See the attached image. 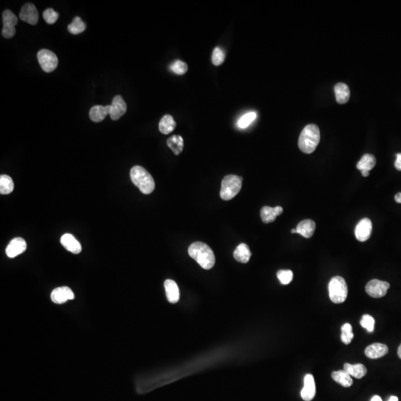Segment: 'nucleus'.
I'll return each instance as SVG.
<instances>
[{
    "mask_svg": "<svg viewBox=\"0 0 401 401\" xmlns=\"http://www.w3.org/2000/svg\"><path fill=\"white\" fill-rule=\"evenodd\" d=\"M128 43H130V37L119 25L111 27L109 34L101 38V45L109 52H119L125 48Z\"/></svg>",
    "mask_w": 401,
    "mask_h": 401,
    "instance_id": "obj_15",
    "label": "nucleus"
},
{
    "mask_svg": "<svg viewBox=\"0 0 401 401\" xmlns=\"http://www.w3.org/2000/svg\"><path fill=\"white\" fill-rule=\"evenodd\" d=\"M4 29H5L4 54L9 58L18 57L23 50L21 39L26 35V26L17 16L8 15L4 21Z\"/></svg>",
    "mask_w": 401,
    "mask_h": 401,
    "instance_id": "obj_5",
    "label": "nucleus"
},
{
    "mask_svg": "<svg viewBox=\"0 0 401 401\" xmlns=\"http://www.w3.org/2000/svg\"><path fill=\"white\" fill-rule=\"evenodd\" d=\"M166 158H145L138 160L134 167L135 179L140 183L148 184L155 181L162 172H165Z\"/></svg>",
    "mask_w": 401,
    "mask_h": 401,
    "instance_id": "obj_10",
    "label": "nucleus"
},
{
    "mask_svg": "<svg viewBox=\"0 0 401 401\" xmlns=\"http://www.w3.org/2000/svg\"><path fill=\"white\" fill-rule=\"evenodd\" d=\"M29 27L44 36L54 37L57 33L58 21L53 8L47 5H39L35 8L29 19Z\"/></svg>",
    "mask_w": 401,
    "mask_h": 401,
    "instance_id": "obj_6",
    "label": "nucleus"
},
{
    "mask_svg": "<svg viewBox=\"0 0 401 401\" xmlns=\"http://www.w3.org/2000/svg\"><path fill=\"white\" fill-rule=\"evenodd\" d=\"M165 176L170 181H175L189 170L191 158L180 143L170 148L166 156Z\"/></svg>",
    "mask_w": 401,
    "mask_h": 401,
    "instance_id": "obj_8",
    "label": "nucleus"
},
{
    "mask_svg": "<svg viewBox=\"0 0 401 401\" xmlns=\"http://www.w3.org/2000/svg\"><path fill=\"white\" fill-rule=\"evenodd\" d=\"M338 83L334 74L329 70H324L319 78L318 93L322 99H329L336 94Z\"/></svg>",
    "mask_w": 401,
    "mask_h": 401,
    "instance_id": "obj_18",
    "label": "nucleus"
},
{
    "mask_svg": "<svg viewBox=\"0 0 401 401\" xmlns=\"http://www.w3.org/2000/svg\"><path fill=\"white\" fill-rule=\"evenodd\" d=\"M56 89L62 104L70 109H78L87 99V87L83 80L72 74H62L56 79Z\"/></svg>",
    "mask_w": 401,
    "mask_h": 401,
    "instance_id": "obj_4",
    "label": "nucleus"
},
{
    "mask_svg": "<svg viewBox=\"0 0 401 401\" xmlns=\"http://www.w3.org/2000/svg\"><path fill=\"white\" fill-rule=\"evenodd\" d=\"M377 385V378L373 368L367 365L360 366L350 379V386L358 394L371 395Z\"/></svg>",
    "mask_w": 401,
    "mask_h": 401,
    "instance_id": "obj_11",
    "label": "nucleus"
},
{
    "mask_svg": "<svg viewBox=\"0 0 401 401\" xmlns=\"http://www.w3.org/2000/svg\"><path fill=\"white\" fill-rule=\"evenodd\" d=\"M21 277L18 268L11 262L0 264V290L3 292H11L18 289Z\"/></svg>",
    "mask_w": 401,
    "mask_h": 401,
    "instance_id": "obj_14",
    "label": "nucleus"
},
{
    "mask_svg": "<svg viewBox=\"0 0 401 401\" xmlns=\"http://www.w3.org/2000/svg\"><path fill=\"white\" fill-rule=\"evenodd\" d=\"M254 104L262 111L273 113L281 107L282 99L280 97L279 94L267 89V91L261 92L259 95L256 96Z\"/></svg>",
    "mask_w": 401,
    "mask_h": 401,
    "instance_id": "obj_16",
    "label": "nucleus"
},
{
    "mask_svg": "<svg viewBox=\"0 0 401 401\" xmlns=\"http://www.w3.org/2000/svg\"><path fill=\"white\" fill-rule=\"evenodd\" d=\"M40 373V366L34 357L26 356L16 361L11 370L9 371L8 379L13 387H21L31 383L38 377Z\"/></svg>",
    "mask_w": 401,
    "mask_h": 401,
    "instance_id": "obj_7",
    "label": "nucleus"
},
{
    "mask_svg": "<svg viewBox=\"0 0 401 401\" xmlns=\"http://www.w3.org/2000/svg\"><path fill=\"white\" fill-rule=\"evenodd\" d=\"M383 176H385V170L383 168L375 167L373 168V170H369L363 175L360 176L356 187L361 193H368V192L375 189V185L383 179Z\"/></svg>",
    "mask_w": 401,
    "mask_h": 401,
    "instance_id": "obj_17",
    "label": "nucleus"
},
{
    "mask_svg": "<svg viewBox=\"0 0 401 401\" xmlns=\"http://www.w3.org/2000/svg\"><path fill=\"white\" fill-rule=\"evenodd\" d=\"M251 218L261 229L263 234H268L273 229L275 223V210L270 203L262 202L252 209Z\"/></svg>",
    "mask_w": 401,
    "mask_h": 401,
    "instance_id": "obj_13",
    "label": "nucleus"
},
{
    "mask_svg": "<svg viewBox=\"0 0 401 401\" xmlns=\"http://www.w3.org/2000/svg\"><path fill=\"white\" fill-rule=\"evenodd\" d=\"M199 275L207 281L213 290L226 291L232 285V272L222 256L211 248H202L195 256Z\"/></svg>",
    "mask_w": 401,
    "mask_h": 401,
    "instance_id": "obj_2",
    "label": "nucleus"
},
{
    "mask_svg": "<svg viewBox=\"0 0 401 401\" xmlns=\"http://www.w3.org/2000/svg\"><path fill=\"white\" fill-rule=\"evenodd\" d=\"M92 367L101 377L111 381H117L123 377V369L111 353L104 350L96 351L91 358Z\"/></svg>",
    "mask_w": 401,
    "mask_h": 401,
    "instance_id": "obj_9",
    "label": "nucleus"
},
{
    "mask_svg": "<svg viewBox=\"0 0 401 401\" xmlns=\"http://www.w3.org/2000/svg\"><path fill=\"white\" fill-rule=\"evenodd\" d=\"M64 23H65V28L72 36L83 35L88 26L87 19L84 18L79 13H70L64 21Z\"/></svg>",
    "mask_w": 401,
    "mask_h": 401,
    "instance_id": "obj_19",
    "label": "nucleus"
},
{
    "mask_svg": "<svg viewBox=\"0 0 401 401\" xmlns=\"http://www.w3.org/2000/svg\"><path fill=\"white\" fill-rule=\"evenodd\" d=\"M363 267L352 262H342L332 272L330 295L336 301L347 300L363 283Z\"/></svg>",
    "mask_w": 401,
    "mask_h": 401,
    "instance_id": "obj_3",
    "label": "nucleus"
},
{
    "mask_svg": "<svg viewBox=\"0 0 401 401\" xmlns=\"http://www.w3.org/2000/svg\"><path fill=\"white\" fill-rule=\"evenodd\" d=\"M264 183L259 174L248 172L241 179L238 184V195L246 202H253L263 193Z\"/></svg>",
    "mask_w": 401,
    "mask_h": 401,
    "instance_id": "obj_12",
    "label": "nucleus"
},
{
    "mask_svg": "<svg viewBox=\"0 0 401 401\" xmlns=\"http://www.w3.org/2000/svg\"><path fill=\"white\" fill-rule=\"evenodd\" d=\"M391 326L395 334L401 336V309H397L392 312L390 318Z\"/></svg>",
    "mask_w": 401,
    "mask_h": 401,
    "instance_id": "obj_20",
    "label": "nucleus"
},
{
    "mask_svg": "<svg viewBox=\"0 0 401 401\" xmlns=\"http://www.w3.org/2000/svg\"><path fill=\"white\" fill-rule=\"evenodd\" d=\"M282 380L302 401H319L324 394L318 373L306 363H295L287 366L283 370Z\"/></svg>",
    "mask_w": 401,
    "mask_h": 401,
    "instance_id": "obj_1",
    "label": "nucleus"
}]
</instances>
